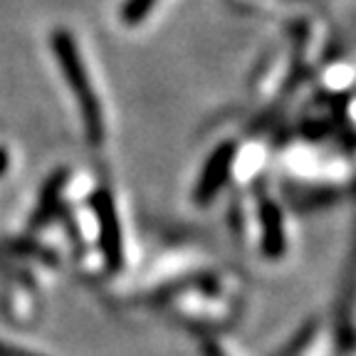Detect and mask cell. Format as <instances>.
Segmentation results:
<instances>
[{
	"label": "cell",
	"instance_id": "5b68a950",
	"mask_svg": "<svg viewBox=\"0 0 356 356\" xmlns=\"http://www.w3.org/2000/svg\"><path fill=\"white\" fill-rule=\"evenodd\" d=\"M65 181H67V171H60V173H55L47 184H44L42 193H40L38 211H35V216H33V228L44 225V222L52 218V213H55V208H57V198H60V191H62V186H65Z\"/></svg>",
	"mask_w": 356,
	"mask_h": 356
},
{
	"label": "cell",
	"instance_id": "7a4b0ae2",
	"mask_svg": "<svg viewBox=\"0 0 356 356\" xmlns=\"http://www.w3.org/2000/svg\"><path fill=\"white\" fill-rule=\"evenodd\" d=\"M95 203L97 220H99V243L102 252H104V262L109 270H119L124 265V248H122V225H119L117 211H114V200H111L109 191L99 188L92 195Z\"/></svg>",
	"mask_w": 356,
	"mask_h": 356
},
{
	"label": "cell",
	"instance_id": "8992f818",
	"mask_svg": "<svg viewBox=\"0 0 356 356\" xmlns=\"http://www.w3.org/2000/svg\"><path fill=\"white\" fill-rule=\"evenodd\" d=\"M156 3H159V0H127L122 6V10H119V17H122V22L129 25V28L141 25V22L146 20V15L154 10Z\"/></svg>",
	"mask_w": 356,
	"mask_h": 356
},
{
	"label": "cell",
	"instance_id": "ba28073f",
	"mask_svg": "<svg viewBox=\"0 0 356 356\" xmlns=\"http://www.w3.org/2000/svg\"><path fill=\"white\" fill-rule=\"evenodd\" d=\"M0 356H42V354H33V351L17 349V346H10L6 341H0Z\"/></svg>",
	"mask_w": 356,
	"mask_h": 356
},
{
	"label": "cell",
	"instance_id": "52a82bcc",
	"mask_svg": "<svg viewBox=\"0 0 356 356\" xmlns=\"http://www.w3.org/2000/svg\"><path fill=\"white\" fill-rule=\"evenodd\" d=\"M314 334H317V322H307L305 327H302L300 332H297L295 337H292V339H289L287 344L280 349L277 356H300L302 351H305L307 346L312 344Z\"/></svg>",
	"mask_w": 356,
	"mask_h": 356
},
{
	"label": "cell",
	"instance_id": "30bf717a",
	"mask_svg": "<svg viewBox=\"0 0 356 356\" xmlns=\"http://www.w3.org/2000/svg\"><path fill=\"white\" fill-rule=\"evenodd\" d=\"M6 168H8V154L6 149H0V173H6Z\"/></svg>",
	"mask_w": 356,
	"mask_h": 356
},
{
	"label": "cell",
	"instance_id": "277c9868",
	"mask_svg": "<svg viewBox=\"0 0 356 356\" xmlns=\"http://www.w3.org/2000/svg\"><path fill=\"white\" fill-rule=\"evenodd\" d=\"M262 250L270 257H280L284 252V230L282 218L275 206L262 208Z\"/></svg>",
	"mask_w": 356,
	"mask_h": 356
},
{
	"label": "cell",
	"instance_id": "3957f363",
	"mask_svg": "<svg viewBox=\"0 0 356 356\" xmlns=\"http://www.w3.org/2000/svg\"><path fill=\"white\" fill-rule=\"evenodd\" d=\"M233 156H235V149L233 144H222L208 156L206 166L200 171V178L198 184H195V191H193V200L198 206H206L211 203L213 195L225 186L230 176V168H233Z\"/></svg>",
	"mask_w": 356,
	"mask_h": 356
},
{
	"label": "cell",
	"instance_id": "6da1fadb",
	"mask_svg": "<svg viewBox=\"0 0 356 356\" xmlns=\"http://www.w3.org/2000/svg\"><path fill=\"white\" fill-rule=\"evenodd\" d=\"M52 52L57 57V65L62 67V72L67 77V84L72 89L77 106L82 111V124H84V134L92 144H102L104 139V117H102V104L95 95V87L89 82L87 67L82 62L74 38L67 30H55L52 33Z\"/></svg>",
	"mask_w": 356,
	"mask_h": 356
},
{
	"label": "cell",
	"instance_id": "9c48e42d",
	"mask_svg": "<svg viewBox=\"0 0 356 356\" xmlns=\"http://www.w3.org/2000/svg\"><path fill=\"white\" fill-rule=\"evenodd\" d=\"M203 351H206V356H225L220 346H216L213 341H203Z\"/></svg>",
	"mask_w": 356,
	"mask_h": 356
}]
</instances>
